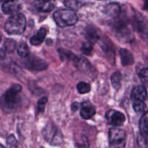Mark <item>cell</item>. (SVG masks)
Masks as SVG:
<instances>
[{
  "label": "cell",
  "instance_id": "4",
  "mask_svg": "<svg viewBox=\"0 0 148 148\" xmlns=\"http://www.w3.org/2000/svg\"><path fill=\"white\" fill-rule=\"evenodd\" d=\"M43 137L47 143L51 145H60L63 142V134L59 129L53 124L49 123L42 132Z\"/></svg>",
  "mask_w": 148,
  "mask_h": 148
},
{
  "label": "cell",
  "instance_id": "33",
  "mask_svg": "<svg viewBox=\"0 0 148 148\" xmlns=\"http://www.w3.org/2000/svg\"><path fill=\"white\" fill-rule=\"evenodd\" d=\"M1 35H0V41H1Z\"/></svg>",
  "mask_w": 148,
  "mask_h": 148
},
{
  "label": "cell",
  "instance_id": "17",
  "mask_svg": "<svg viewBox=\"0 0 148 148\" xmlns=\"http://www.w3.org/2000/svg\"><path fill=\"white\" fill-rule=\"evenodd\" d=\"M95 114V110L92 106H83L80 110V116L83 119H90Z\"/></svg>",
  "mask_w": 148,
  "mask_h": 148
},
{
  "label": "cell",
  "instance_id": "15",
  "mask_svg": "<svg viewBox=\"0 0 148 148\" xmlns=\"http://www.w3.org/2000/svg\"><path fill=\"white\" fill-rule=\"evenodd\" d=\"M85 37H86L88 41L91 44L96 43L99 38V36H98L96 30L92 27H87L85 29Z\"/></svg>",
  "mask_w": 148,
  "mask_h": 148
},
{
  "label": "cell",
  "instance_id": "1",
  "mask_svg": "<svg viewBox=\"0 0 148 148\" xmlns=\"http://www.w3.org/2000/svg\"><path fill=\"white\" fill-rule=\"evenodd\" d=\"M26 27V18L21 13H17L9 17L4 25L6 32L10 35H22Z\"/></svg>",
  "mask_w": 148,
  "mask_h": 148
},
{
  "label": "cell",
  "instance_id": "25",
  "mask_svg": "<svg viewBox=\"0 0 148 148\" xmlns=\"http://www.w3.org/2000/svg\"><path fill=\"white\" fill-rule=\"evenodd\" d=\"M92 49H93V48H92V44H91L89 42L82 43V47H81V51H82V53L85 55H88V56L91 55Z\"/></svg>",
  "mask_w": 148,
  "mask_h": 148
},
{
  "label": "cell",
  "instance_id": "9",
  "mask_svg": "<svg viewBox=\"0 0 148 148\" xmlns=\"http://www.w3.org/2000/svg\"><path fill=\"white\" fill-rule=\"evenodd\" d=\"M103 12L111 17H118L121 14V7L118 3L111 2L106 4L103 9Z\"/></svg>",
  "mask_w": 148,
  "mask_h": 148
},
{
  "label": "cell",
  "instance_id": "22",
  "mask_svg": "<svg viewBox=\"0 0 148 148\" xmlns=\"http://www.w3.org/2000/svg\"><path fill=\"white\" fill-rule=\"evenodd\" d=\"M16 42L14 40L10 38L6 39L5 42H4V48H5L6 51L8 53H12L16 49Z\"/></svg>",
  "mask_w": 148,
  "mask_h": 148
},
{
  "label": "cell",
  "instance_id": "23",
  "mask_svg": "<svg viewBox=\"0 0 148 148\" xmlns=\"http://www.w3.org/2000/svg\"><path fill=\"white\" fill-rule=\"evenodd\" d=\"M137 145L139 148H148V137L139 134L137 138Z\"/></svg>",
  "mask_w": 148,
  "mask_h": 148
},
{
  "label": "cell",
  "instance_id": "12",
  "mask_svg": "<svg viewBox=\"0 0 148 148\" xmlns=\"http://www.w3.org/2000/svg\"><path fill=\"white\" fill-rule=\"evenodd\" d=\"M46 30L43 27L40 28L38 31L36 33V35H34L33 36H32L30 39V42L33 46H39L40 44H41L43 42V40H45L46 36Z\"/></svg>",
  "mask_w": 148,
  "mask_h": 148
},
{
  "label": "cell",
  "instance_id": "7",
  "mask_svg": "<svg viewBox=\"0 0 148 148\" xmlns=\"http://www.w3.org/2000/svg\"><path fill=\"white\" fill-rule=\"evenodd\" d=\"M25 63L27 68L37 71L44 70L48 66L47 63L44 60L33 56L27 59V60Z\"/></svg>",
  "mask_w": 148,
  "mask_h": 148
},
{
  "label": "cell",
  "instance_id": "24",
  "mask_svg": "<svg viewBox=\"0 0 148 148\" xmlns=\"http://www.w3.org/2000/svg\"><path fill=\"white\" fill-rule=\"evenodd\" d=\"M133 108L136 113H143L145 111L146 105L143 101H134Z\"/></svg>",
  "mask_w": 148,
  "mask_h": 148
},
{
  "label": "cell",
  "instance_id": "2",
  "mask_svg": "<svg viewBox=\"0 0 148 148\" xmlns=\"http://www.w3.org/2000/svg\"><path fill=\"white\" fill-rule=\"evenodd\" d=\"M53 17L56 25L61 27L75 25L78 21L77 14L71 9L57 10L53 13Z\"/></svg>",
  "mask_w": 148,
  "mask_h": 148
},
{
  "label": "cell",
  "instance_id": "21",
  "mask_svg": "<svg viewBox=\"0 0 148 148\" xmlns=\"http://www.w3.org/2000/svg\"><path fill=\"white\" fill-rule=\"evenodd\" d=\"M77 89L80 94L88 93L91 90V87L90 84L85 82H80L77 85Z\"/></svg>",
  "mask_w": 148,
  "mask_h": 148
},
{
  "label": "cell",
  "instance_id": "13",
  "mask_svg": "<svg viewBox=\"0 0 148 148\" xmlns=\"http://www.w3.org/2000/svg\"><path fill=\"white\" fill-rule=\"evenodd\" d=\"M73 62L75 63V66L79 70L83 71L85 72H86V71H88L91 67L90 64V62L87 59H85V58L82 57V56H77V57L75 58V61Z\"/></svg>",
  "mask_w": 148,
  "mask_h": 148
},
{
  "label": "cell",
  "instance_id": "11",
  "mask_svg": "<svg viewBox=\"0 0 148 148\" xmlns=\"http://www.w3.org/2000/svg\"><path fill=\"white\" fill-rule=\"evenodd\" d=\"M121 62L123 66H130L134 62V56L130 51L126 49H121L119 51Z\"/></svg>",
  "mask_w": 148,
  "mask_h": 148
},
{
  "label": "cell",
  "instance_id": "5",
  "mask_svg": "<svg viewBox=\"0 0 148 148\" xmlns=\"http://www.w3.org/2000/svg\"><path fill=\"white\" fill-rule=\"evenodd\" d=\"M22 90L20 85H14L11 87L3 96V103L9 108H13L19 103V93Z\"/></svg>",
  "mask_w": 148,
  "mask_h": 148
},
{
  "label": "cell",
  "instance_id": "30",
  "mask_svg": "<svg viewBox=\"0 0 148 148\" xmlns=\"http://www.w3.org/2000/svg\"><path fill=\"white\" fill-rule=\"evenodd\" d=\"M6 57V52L3 49H0V60L4 59Z\"/></svg>",
  "mask_w": 148,
  "mask_h": 148
},
{
  "label": "cell",
  "instance_id": "26",
  "mask_svg": "<svg viewBox=\"0 0 148 148\" xmlns=\"http://www.w3.org/2000/svg\"><path fill=\"white\" fill-rule=\"evenodd\" d=\"M139 78L145 84L148 83V68L141 69L138 73Z\"/></svg>",
  "mask_w": 148,
  "mask_h": 148
},
{
  "label": "cell",
  "instance_id": "16",
  "mask_svg": "<svg viewBox=\"0 0 148 148\" xmlns=\"http://www.w3.org/2000/svg\"><path fill=\"white\" fill-rule=\"evenodd\" d=\"M36 8L41 12H49L54 8V4L51 1H39L36 5Z\"/></svg>",
  "mask_w": 148,
  "mask_h": 148
},
{
  "label": "cell",
  "instance_id": "28",
  "mask_svg": "<svg viewBox=\"0 0 148 148\" xmlns=\"http://www.w3.org/2000/svg\"><path fill=\"white\" fill-rule=\"evenodd\" d=\"M7 143L9 148H17V142L14 136L12 135V134L9 136L7 140Z\"/></svg>",
  "mask_w": 148,
  "mask_h": 148
},
{
  "label": "cell",
  "instance_id": "8",
  "mask_svg": "<svg viewBox=\"0 0 148 148\" xmlns=\"http://www.w3.org/2000/svg\"><path fill=\"white\" fill-rule=\"evenodd\" d=\"M147 96V90L144 86L138 85L134 87L131 92V98L133 101H145Z\"/></svg>",
  "mask_w": 148,
  "mask_h": 148
},
{
  "label": "cell",
  "instance_id": "10",
  "mask_svg": "<svg viewBox=\"0 0 148 148\" xmlns=\"http://www.w3.org/2000/svg\"><path fill=\"white\" fill-rule=\"evenodd\" d=\"M20 4L17 1H4L1 7L2 11L7 14H14V13L17 12L20 10Z\"/></svg>",
  "mask_w": 148,
  "mask_h": 148
},
{
  "label": "cell",
  "instance_id": "18",
  "mask_svg": "<svg viewBox=\"0 0 148 148\" xmlns=\"http://www.w3.org/2000/svg\"><path fill=\"white\" fill-rule=\"evenodd\" d=\"M59 51L60 57L62 58V60H66V61H75V58L77 57L76 55L74 54L73 53L70 51L66 50V49H59L58 50Z\"/></svg>",
  "mask_w": 148,
  "mask_h": 148
},
{
  "label": "cell",
  "instance_id": "27",
  "mask_svg": "<svg viewBox=\"0 0 148 148\" xmlns=\"http://www.w3.org/2000/svg\"><path fill=\"white\" fill-rule=\"evenodd\" d=\"M47 102H48V98H46V97H43V98H41L40 99L38 100V101L37 107L39 112L42 113L44 111L45 107H46V103H47Z\"/></svg>",
  "mask_w": 148,
  "mask_h": 148
},
{
  "label": "cell",
  "instance_id": "29",
  "mask_svg": "<svg viewBox=\"0 0 148 148\" xmlns=\"http://www.w3.org/2000/svg\"><path fill=\"white\" fill-rule=\"evenodd\" d=\"M78 108H79V103H74L72 105V109L73 111H77Z\"/></svg>",
  "mask_w": 148,
  "mask_h": 148
},
{
  "label": "cell",
  "instance_id": "19",
  "mask_svg": "<svg viewBox=\"0 0 148 148\" xmlns=\"http://www.w3.org/2000/svg\"><path fill=\"white\" fill-rule=\"evenodd\" d=\"M111 82L114 89L119 90L121 84V75L119 72H116L113 73L111 77Z\"/></svg>",
  "mask_w": 148,
  "mask_h": 148
},
{
  "label": "cell",
  "instance_id": "20",
  "mask_svg": "<svg viewBox=\"0 0 148 148\" xmlns=\"http://www.w3.org/2000/svg\"><path fill=\"white\" fill-rule=\"evenodd\" d=\"M17 53L22 58H27L30 54V50L26 43H20L17 47Z\"/></svg>",
  "mask_w": 148,
  "mask_h": 148
},
{
  "label": "cell",
  "instance_id": "6",
  "mask_svg": "<svg viewBox=\"0 0 148 148\" xmlns=\"http://www.w3.org/2000/svg\"><path fill=\"white\" fill-rule=\"evenodd\" d=\"M106 118L108 122L114 127H121L126 121V117L124 114L116 110H109L106 114Z\"/></svg>",
  "mask_w": 148,
  "mask_h": 148
},
{
  "label": "cell",
  "instance_id": "3",
  "mask_svg": "<svg viewBox=\"0 0 148 148\" xmlns=\"http://www.w3.org/2000/svg\"><path fill=\"white\" fill-rule=\"evenodd\" d=\"M127 134L125 131L117 127H112L108 131L109 148H125Z\"/></svg>",
  "mask_w": 148,
  "mask_h": 148
},
{
  "label": "cell",
  "instance_id": "32",
  "mask_svg": "<svg viewBox=\"0 0 148 148\" xmlns=\"http://www.w3.org/2000/svg\"><path fill=\"white\" fill-rule=\"evenodd\" d=\"M0 148H6V147H4V146H3L2 145H1V144H0Z\"/></svg>",
  "mask_w": 148,
  "mask_h": 148
},
{
  "label": "cell",
  "instance_id": "31",
  "mask_svg": "<svg viewBox=\"0 0 148 148\" xmlns=\"http://www.w3.org/2000/svg\"><path fill=\"white\" fill-rule=\"evenodd\" d=\"M143 8H144L145 10H148V1H145L144 7H143Z\"/></svg>",
  "mask_w": 148,
  "mask_h": 148
},
{
  "label": "cell",
  "instance_id": "14",
  "mask_svg": "<svg viewBox=\"0 0 148 148\" xmlns=\"http://www.w3.org/2000/svg\"><path fill=\"white\" fill-rule=\"evenodd\" d=\"M139 127L140 134L143 136L148 137V111L145 113L144 115L140 119Z\"/></svg>",
  "mask_w": 148,
  "mask_h": 148
}]
</instances>
